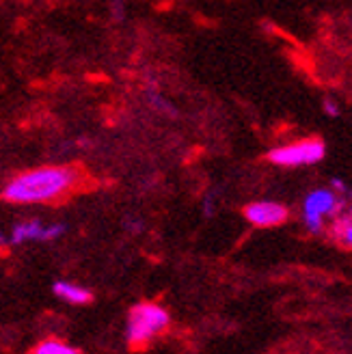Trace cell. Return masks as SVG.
Returning a JSON list of instances; mask_svg holds the SVG:
<instances>
[{
	"instance_id": "cell-1",
	"label": "cell",
	"mask_w": 352,
	"mask_h": 354,
	"mask_svg": "<svg viewBox=\"0 0 352 354\" xmlns=\"http://www.w3.org/2000/svg\"><path fill=\"white\" fill-rule=\"evenodd\" d=\"M80 180V173L74 167H39L30 169L13 180L7 182L3 188V199L17 205H33V203H52L72 190Z\"/></svg>"
},
{
	"instance_id": "cell-2",
	"label": "cell",
	"mask_w": 352,
	"mask_h": 354,
	"mask_svg": "<svg viewBox=\"0 0 352 354\" xmlns=\"http://www.w3.org/2000/svg\"><path fill=\"white\" fill-rule=\"evenodd\" d=\"M171 315L165 307L158 303H140L132 307L126 324V339L130 346L140 348L151 342L156 335H160L169 328Z\"/></svg>"
},
{
	"instance_id": "cell-3",
	"label": "cell",
	"mask_w": 352,
	"mask_h": 354,
	"mask_svg": "<svg viewBox=\"0 0 352 354\" xmlns=\"http://www.w3.org/2000/svg\"><path fill=\"white\" fill-rule=\"evenodd\" d=\"M326 145L320 138H301L296 143L281 145L268 151V160L275 167L296 169V167H311L324 160Z\"/></svg>"
},
{
	"instance_id": "cell-4",
	"label": "cell",
	"mask_w": 352,
	"mask_h": 354,
	"mask_svg": "<svg viewBox=\"0 0 352 354\" xmlns=\"http://www.w3.org/2000/svg\"><path fill=\"white\" fill-rule=\"evenodd\" d=\"M342 209H346V199L337 197L328 188H318L307 194L303 205V218L311 234H320L324 229V218L335 216Z\"/></svg>"
},
{
	"instance_id": "cell-5",
	"label": "cell",
	"mask_w": 352,
	"mask_h": 354,
	"mask_svg": "<svg viewBox=\"0 0 352 354\" xmlns=\"http://www.w3.org/2000/svg\"><path fill=\"white\" fill-rule=\"evenodd\" d=\"M290 212L284 203L277 201H253L244 207V218L255 227H277L284 225Z\"/></svg>"
},
{
	"instance_id": "cell-6",
	"label": "cell",
	"mask_w": 352,
	"mask_h": 354,
	"mask_svg": "<svg viewBox=\"0 0 352 354\" xmlns=\"http://www.w3.org/2000/svg\"><path fill=\"white\" fill-rule=\"evenodd\" d=\"M52 292H55L57 298L65 300L69 305H86L93 300L91 290L76 286V283H69V281H57L55 286H52Z\"/></svg>"
},
{
	"instance_id": "cell-7",
	"label": "cell",
	"mask_w": 352,
	"mask_h": 354,
	"mask_svg": "<svg viewBox=\"0 0 352 354\" xmlns=\"http://www.w3.org/2000/svg\"><path fill=\"white\" fill-rule=\"evenodd\" d=\"M331 238L335 240L342 246V249L350 251V246H352V218H350V209H342L340 214L333 216Z\"/></svg>"
},
{
	"instance_id": "cell-8",
	"label": "cell",
	"mask_w": 352,
	"mask_h": 354,
	"mask_svg": "<svg viewBox=\"0 0 352 354\" xmlns=\"http://www.w3.org/2000/svg\"><path fill=\"white\" fill-rule=\"evenodd\" d=\"M41 229H44V223L37 221V218L22 221V223H17V225L13 227L9 242H11V244H24V242H30V240H39Z\"/></svg>"
},
{
	"instance_id": "cell-9",
	"label": "cell",
	"mask_w": 352,
	"mask_h": 354,
	"mask_svg": "<svg viewBox=\"0 0 352 354\" xmlns=\"http://www.w3.org/2000/svg\"><path fill=\"white\" fill-rule=\"evenodd\" d=\"M30 354H82V352L78 348H74V346H69V344H65L61 339L52 337V339L39 342L30 350Z\"/></svg>"
},
{
	"instance_id": "cell-10",
	"label": "cell",
	"mask_w": 352,
	"mask_h": 354,
	"mask_svg": "<svg viewBox=\"0 0 352 354\" xmlns=\"http://www.w3.org/2000/svg\"><path fill=\"white\" fill-rule=\"evenodd\" d=\"M147 102H149V106L154 111H158V113H163V115H167V117H175L178 115V111L173 109V106L160 95V93H156V86H147Z\"/></svg>"
},
{
	"instance_id": "cell-11",
	"label": "cell",
	"mask_w": 352,
	"mask_h": 354,
	"mask_svg": "<svg viewBox=\"0 0 352 354\" xmlns=\"http://www.w3.org/2000/svg\"><path fill=\"white\" fill-rule=\"evenodd\" d=\"M65 234V225L63 223H57V225H50V227H44L41 229V236H39V242H52L57 240Z\"/></svg>"
},
{
	"instance_id": "cell-12",
	"label": "cell",
	"mask_w": 352,
	"mask_h": 354,
	"mask_svg": "<svg viewBox=\"0 0 352 354\" xmlns=\"http://www.w3.org/2000/svg\"><path fill=\"white\" fill-rule=\"evenodd\" d=\"M322 111L328 115V117H333V119H337L340 115H342V111H340V104L333 100V97H324V102H322Z\"/></svg>"
},
{
	"instance_id": "cell-13",
	"label": "cell",
	"mask_w": 352,
	"mask_h": 354,
	"mask_svg": "<svg viewBox=\"0 0 352 354\" xmlns=\"http://www.w3.org/2000/svg\"><path fill=\"white\" fill-rule=\"evenodd\" d=\"M140 227H143V223H140V221H126V229H128V232H138V229Z\"/></svg>"
},
{
	"instance_id": "cell-14",
	"label": "cell",
	"mask_w": 352,
	"mask_h": 354,
	"mask_svg": "<svg viewBox=\"0 0 352 354\" xmlns=\"http://www.w3.org/2000/svg\"><path fill=\"white\" fill-rule=\"evenodd\" d=\"M7 244V238L3 236V234H0V246H5Z\"/></svg>"
}]
</instances>
